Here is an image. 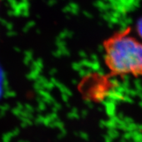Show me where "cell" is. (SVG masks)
<instances>
[{
  "label": "cell",
  "instance_id": "1",
  "mask_svg": "<svg viewBox=\"0 0 142 142\" xmlns=\"http://www.w3.org/2000/svg\"><path fill=\"white\" fill-rule=\"evenodd\" d=\"M105 59L114 74L142 75V42L126 33L117 34L105 44Z\"/></svg>",
  "mask_w": 142,
  "mask_h": 142
},
{
  "label": "cell",
  "instance_id": "2",
  "mask_svg": "<svg viewBox=\"0 0 142 142\" xmlns=\"http://www.w3.org/2000/svg\"><path fill=\"white\" fill-rule=\"evenodd\" d=\"M137 29H138V34H139V36L141 37L142 39V18L138 22Z\"/></svg>",
  "mask_w": 142,
  "mask_h": 142
}]
</instances>
